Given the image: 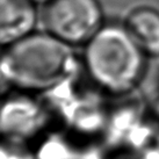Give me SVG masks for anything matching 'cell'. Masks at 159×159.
<instances>
[{
  "instance_id": "cell-1",
  "label": "cell",
  "mask_w": 159,
  "mask_h": 159,
  "mask_svg": "<svg viewBox=\"0 0 159 159\" xmlns=\"http://www.w3.org/2000/svg\"><path fill=\"white\" fill-rule=\"evenodd\" d=\"M71 45L47 31H35L4 47L1 77L25 92H44L66 81L75 69Z\"/></svg>"
},
{
  "instance_id": "cell-2",
  "label": "cell",
  "mask_w": 159,
  "mask_h": 159,
  "mask_svg": "<svg viewBox=\"0 0 159 159\" xmlns=\"http://www.w3.org/2000/svg\"><path fill=\"white\" fill-rule=\"evenodd\" d=\"M146 56L123 23H105L84 45L83 63L98 86L113 94H123L141 83Z\"/></svg>"
},
{
  "instance_id": "cell-3",
  "label": "cell",
  "mask_w": 159,
  "mask_h": 159,
  "mask_svg": "<svg viewBox=\"0 0 159 159\" xmlns=\"http://www.w3.org/2000/svg\"><path fill=\"white\" fill-rule=\"evenodd\" d=\"M40 21L44 31L75 48L101 29L105 16L99 0H45Z\"/></svg>"
},
{
  "instance_id": "cell-4",
  "label": "cell",
  "mask_w": 159,
  "mask_h": 159,
  "mask_svg": "<svg viewBox=\"0 0 159 159\" xmlns=\"http://www.w3.org/2000/svg\"><path fill=\"white\" fill-rule=\"evenodd\" d=\"M41 11L35 0H0V41L13 44L35 33Z\"/></svg>"
},
{
  "instance_id": "cell-5",
  "label": "cell",
  "mask_w": 159,
  "mask_h": 159,
  "mask_svg": "<svg viewBox=\"0 0 159 159\" xmlns=\"http://www.w3.org/2000/svg\"><path fill=\"white\" fill-rule=\"evenodd\" d=\"M123 25L148 56H159L158 9L137 6L128 12Z\"/></svg>"
},
{
  "instance_id": "cell-6",
  "label": "cell",
  "mask_w": 159,
  "mask_h": 159,
  "mask_svg": "<svg viewBox=\"0 0 159 159\" xmlns=\"http://www.w3.org/2000/svg\"><path fill=\"white\" fill-rule=\"evenodd\" d=\"M35 1H37V2H40V1H41V2H44L45 0H35Z\"/></svg>"
}]
</instances>
